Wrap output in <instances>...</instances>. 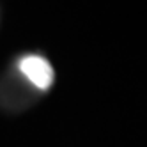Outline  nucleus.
<instances>
[{
  "label": "nucleus",
  "mask_w": 147,
  "mask_h": 147,
  "mask_svg": "<svg viewBox=\"0 0 147 147\" xmlns=\"http://www.w3.org/2000/svg\"><path fill=\"white\" fill-rule=\"evenodd\" d=\"M18 71L34 89L46 92L50 90V87L55 82V71L51 67V64L48 62V59L36 55V53H28L20 57V60L16 62Z\"/></svg>",
  "instance_id": "obj_1"
}]
</instances>
